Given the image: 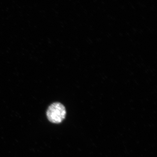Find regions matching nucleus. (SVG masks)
Masks as SVG:
<instances>
[{"instance_id":"obj_1","label":"nucleus","mask_w":157,"mask_h":157,"mask_svg":"<svg viewBox=\"0 0 157 157\" xmlns=\"http://www.w3.org/2000/svg\"><path fill=\"white\" fill-rule=\"evenodd\" d=\"M67 111L63 105L59 102L52 104L47 110V118L52 123L59 124L66 117Z\"/></svg>"}]
</instances>
